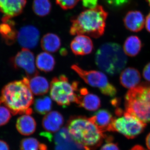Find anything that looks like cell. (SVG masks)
Listing matches in <instances>:
<instances>
[{
  "mask_svg": "<svg viewBox=\"0 0 150 150\" xmlns=\"http://www.w3.org/2000/svg\"><path fill=\"white\" fill-rule=\"evenodd\" d=\"M0 100L13 115H30L34 98L29 86V79L11 82L4 87Z\"/></svg>",
  "mask_w": 150,
  "mask_h": 150,
  "instance_id": "cell-1",
  "label": "cell"
},
{
  "mask_svg": "<svg viewBox=\"0 0 150 150\" xmlns=\"http://www.w3.org/2000/svg\"><path fill=\"white\" fill-rule=\"evenodd\" d=\"M108 16V13L100 5L84 11L71 20L70 34L98 38L104 33Z\"/></svg>",
  "mask_w": 150,
  "mask_h": 150,
  "instance_id": "cell-2",
  "label": "cell"
},
{
  "mask_svg": "<svg viewBox=\"0 0 150 150\" xmlns=\"http://www.w3.org/2000/svg\"><path fill=\"white\" fill-rule=\"evenodd\" d=\"M67 127L73 139L86 150L96 149L105 138L103 133L85 116H71L67 121Z\"/></svg>",
  "mask_w": 150,
  "mask_h": 150,
  "instance_id": "cell-3",
  "label": "cell"
},
{
  "mask_svg": "<svg viewBox=\"0 0 150 150\" xmlns=\"http://www.w3.org/2000/svg\"><path fill=\"white\" fill-rule=\"evenodd\" d=\"M127 57L119 44L109 42L103 44L95 55L97 67L110 76L119 74L126 67Z\"/></svg>",
  "mask_w": 150,
  "mask_h": 150,
  "instance_id": "cell-4",
  "label": "cell"
},
{
  "mask_svg": "<svg viewBox=\"0 0 150 150\" xmlns=\"http://www.w3.org/2000/svg\"><path fill=\"white\" fill-rule=\"evenodd\" d=\"M126 112L144 122H150V84L130 89L125 96Z\"/></svg>",
  "mask_w": 150,
  "mask_h": 150,
  "instance_id": "cell-5",
  "label": "cell"
},
{
  "mask_svg": "<svg viewBox=\"0 0 150 150\" xmlns=\"http://www.w3.org/2000/svg\"><path fill=\"white\" fill-rule=\"evenodd\" d=\"M79 88L77 82L71 84L65 75L54 77L50 84V95L51 98L61 106L66 107L74 102L76 91Z\"/></svg>",
  "mask_w": 150,
  "mask_h": 150,
  "instance_id": "cell-6",
  "label": "cell"
},
{
  "mask_svg": "<svg viewBox=\"0 0 150 150\" xmlns=\"http://www.w3.org/2000/svg\"><path fill=\"white\" fill-rule=\"evenodd\" d=\"M71 68L86 83L99 88L105 95L113 97L117 93V89L109 82L107 76L103 73L94 70L86 71L77 65H73Z\"/></svg>",
  "mask_w": 150,
  "mask_h": 150,
  "instance_id": "cell-7",
  "label": "cell"
},
{
  "mask_svg": "<svg viewBox=\"0 0 150 150\" xmlns=\"http://www.w3.org/2000/svg\"><path fill=\"white\" fill-rule=\"evenodd\" d=\"M146 126V123L125 112L123 117L114 118L109 131H117L127 138L133 139L141 134Z\"/></svg>",
  "mask_w": 150,
  "mask_h": 150,
  "instance_id": "cell-8",
  "label": "cell"
},
{
  "mask_svg": "<svg viewBox=\"0 0 150 150\" xmlns=\"http://www.w3.org/2000/svg\"><path fill=\"white\" fill-rule=\"evenodd\" d=\"M13 67L23 69L28 79L38 76V71L35 66L34 54L27 48H23L11 60Z\"/></svg>",
  "mask_w": 150,
  "mask_h": 150,
  "instance_id": "cell-9",
  "label": "cell"
},
{
  "mask_svg": "<svg viewBox=\"0 0 150 150\" xmlns=\"http://www.w3.org/2000/svg\"><path fill=\"white\" fill-rule=\"evenodd\" d=\"M55 150H86L70 135L67 127L61 128L54 137Z\"/></svg>",
  "mask_w": 150,
  "mask_h": 150,
  "instance_id": "cell-10",
  "label": "cell"
},
{
  "mask_svg": "<svg viewBox=\"0 0 150 150\" xmlns=\"http://www.w3.org/2000/svg\"><path fill=\"white\" fill-rule=\"evenodd\" d=\"M18 42L23 48L33 49L37 46L40 32L35 26L28 25L20 29L16 36Z\"/></svg>",
  "mask_w": 150,
  "mask_h": 150,
  "instance_id": "cell-11",
  "label": "cell"
},
{
  "mask_svg": "<svg viewBox=\"0 0 150 150\" xmlns=\"http://www.w3.org/2000/svg\"><path fill=\"white\" fill-rule=\"evenodd\" d=\"M76 92L75 103L79 107L84 108L90 111L97 110L101 106L100 99L97 96L89 93L87 89L82 88L79 89L78 88Z\"/></svg>",
  "mask_w": 150,
  "mask_h": 150,
  "instance_id": "cell-12",
  "label": "cell"
},
{
  "mask_svg": "<svg viewBox=\"0 0 150 150\" xmlns=\"http://www.w3.org/2000/svg\"><path fill=\"white\" fill-rule=\"evenodd\" d=\"M26 0H0V11L4 14V19H10L21 13Z\"/></svg>",
  "mask_w": 150,
  "mask_h": 150,
  "instance_id": "cell-13",
  "label": "cell"
},
{
  "mask_svg": "<svg viewBox=\"0 0 150 150\" xmlns=\"http://www.w3.org/2000/svg\"><path fill=\"white\" fill-rule=\"evenodd\" d=\"M71 48L75 55L83 56L91 53L93 44L91 39L87 35H77L71 42Z\"/></svg>",
  "mask_w": 150,
  "mask_h": 150,
  "instance_id": "cell-14",
  "label": "cell"
},
{
  "mask_svg": "<svg viewBox=\"0 0 150 150\" xmlns=\"http://www.w3.org/2000/svg\"><path fill=\"white\" fill-rule=\"evenodd\" d=\"M123 22L127 29L132 32H139L144 26V17L139 11H129L124 17Z\"/></svg>",
  "mask_w": 150,
  "mask_h": 150,
  "instance_id": "cell-15",
  "label": "cell"
},
{
  "mask_svg": "<svg viewBox=\"0 0 150 150\" xmlns=\"http://www.w3.org/2000/svg\"><path fill=\"white\" fill-rule=\"evenodd\" d=\"M64 118L60 112L52 111L46 114L42 120L43 129L50 133H56L63 125Z\"/></svg>",
  "mask_w": 150,
  "mask_h": 150,
  "instance_id": "cell-16",
  "label": "cell"
},
{
  "mask_svg": "<svg viewBox=\"0 0 150 150\" xmlns=\"http://www.w3.org/2000/svg\"><path fill=\"white\" fill-rule=\"evenodd\" d=\"M114 118L108 110L101 109L97 111L93 116L89 118L96 126L103 133L110 131V126Z\"/></svg>",
  "mask_w": 150,
  "mask_h": 150,
  "instance_id": "cell-17",
  "label": "cell"
},
{
  "mask_svg": "<svg viewBox=\"0 0 150 150\" xmlns=\"http://www.w3.org/2000/svg\"><path fill=\"white\" fill-rule=\"evenodd\" d=\"M141 80V76L139 71L132 67L126 68L121 72L120 81L123 86L131 89L139 84Z\"/></svg>",
  "mask_w": 150,
  "mask_h": 150,
  "instance_id": "cell-18",
  "label": "cell"
},
{
  "mask_svg": "<svg viewBox=\"0 0 150 150\" xmlns=\"http://www.w3.org/2000/svg\"><path fill=\"white\" fill-rule=\"evenodd\" d=\"M16 128L20 134L24 136H30L36 130V122L30 115H23L18 118Z\"/></svg>",
  "mask_w": 150,
  "mask_h": 150,
  "instance_id": "cell-19",
  "label": "cell"
},
{
  "mask_svg": "<svg viewBox=\"0 0 150 150\" xmlns=\"http://www.w3.org/2000/svg\"><path fill=\"white\" fill-rule=\"evenodd\" d=\"M29 86L33 94L36 96L43 95L49 90L48 81L43 77L35 76L29 79Z\"/></svg>",
  "mask_w": 150,
  "mask_h": 150,
  "instance_id": "cell-20",
  "label": "cell"
},
{
  "mask_svg": "<svg viewBox=\"0 0 150 150\" xmlns=\"http://www.w3.org/2000/svg\"><path fill=\"white\" fill-rule=\"evenodd\" d=\"M41 48L46 52L55 53L60 48L61 41L58 35L48 33L44 35L40 41Z\"/></svg>",
  "mask_w": 150,
  "mask_h": 150,
  "instance_id": "cell-21",
  "label": "cell"
},
{
  "mask_svg": "<svg viewBox=\"0 0 150 150\" xmlns=\"http://www.w3.org/2000/svg\"><path fill=\"white\" fill-rule=\"evenodd\" d=\"M142 47V43L140 38L136 35H131L125 40L123 50L127 56L134 57L139 53Z\"/></svg>",
  "mask_w": 150,
  "mask_h": 150,
  "instance_id": "cell-22",
  "label": "cell"
},
{
  "mask_svg": "<svg viewBox=\"0 0 150 150\" xmlns=\"http://www.w3.org/2000/svg\"><path fill=\"white\" fill-rule=\"evenodd\" d=\"M36 65L40 71L49 72L54 69L55 67V59L51 54L48 52H42L36 57Z\"/></svg>",
  "mask_w": 150,
  "mask_h": 150,
  "instance_id": "cell-23",
  "label": "cell"
},
{
  "mask_svg": "<svg viewBox=\"0 0 150 150\" xmlns=\"http://www.w3.org/2000/svg\"><path fill=\"white\" fill-rule=\"evenodd\" d=\"M33 9L37 16L40 17L46 16L50 13L51 4L50 0H34Z\"/></svg>",
  "mask_w": 150,
  "mask_h": 150,
  "instance_id": "cell-24",
  "label": "cell"
},
{
  "mask_svg": "<svg viewBox=\"0 0 150 150\" xmlns=\"http://www.w3.org/2000/svg\"><path fill=\"white\" fill-rule=\"evenodd\" d=\"M34 109L38 113L41 115H46L51 110L52 100L48 96L38 98L34 102Z\"/></svg>",
  "mask_w": 150,
  "mask_h": 150,
  "instance_id": "cell-25",
  "label": "cell"
},
{
  "mask_svg": "<svg viewBox=\"0 0 150 150\" xmlns=\"http://www.w3.org/2000/svg\"><path fill=\"white\" fill-rule=\"evenodd\" d=\"M4 23L0 25V33L5 40L6 43L10 44L15 40L17 33L8 24L7 20H3Z\"/></svg>",
  "mask_w": 150,
  "mask_h": 150,
  "instance_id": "cell-26",
  "label": "cell"
},
{
  "mask_svg": "<svg viewBox=\"0 0 150 150\" xmlns=\"http://www.w3.org/2000/svg\"><path fill=\"white\" fill-rule=\"evenodd\" d=\"M40 144L35 138H25L21 142L20 148V150H38L40 149Z\"/></svg>",
  "mask_w": 150,
  "mask_h": 150,
  "instance_id": "cell-27",
  "label": "cell"
},
{
  "mask_svg": "<svg viewBox=\"0 0 150 150\" xmlns=\"http://www.w3.org/2000/svg\"><path fill=\"white\" fill-rule=\"evenodd\" d=\"M11 112L7 107L0 106V126L8 123L11 118Z\"/></svg>",
  "mask_w": 150,
  "mask_h": 150,
  "instance_id": "cell-28",
  "label": "cell"
},
{
  "mask_svg": "<svg viewBox=\"0 0 150 150\" xmlns=\"http://www.w3.org/2000/svg\"><path fill=\"white\" fill-rule=\"evenodd\" d=\"M81 0H56V4L64 10L73 8Z\"/></svg>",
  "mask_w": 150,
  "mask_h": 150,
  "instance_id": "cell-29",
  "label": "cell"
},
{
  "mask_svg": "<svg viewBox=\"0 0 150 150\" xmlns=\"http://www.w3.org/2000/svg\"><path fill=\"white\" fill-rule=\"evenodd\" d=\"M110 6L114 8H120L129 4L132 0H104Z\"/></svg>",
  "mask_w": 150,
  "mask_h": 150,
  "instance_id": "cell-30",
  "label": "cell"
},
{
  "mask_svg": "<svg viewBox=\"0 0 150 150\" xmlns=\"http://www.w3.org/2000/svg\"><path fill=\"white\" fill-rule=\"evenodd\" d=\"M83 7L93 9L98 6V0H82Z\"/></svg>",
  "mask_w": 150,
  "mask_h": 150,
  "instance_id": "cell-31",
  "label": "cell"
},
{
  "mask_svg": "<svg viewBox=\"0 0 150 150\" xmlns=\"http://www.w3.org/2000/svg\"><path fill=\"white\" fill-rule=\"evenodd\" d=\"M143 76L145 79L150 82V62L148 63L144 68Z\"/></svg>",
  "mask_w": 150,
  "mask_h": 150,
  "instance_id": "cell-32",
  "label": "cell"
},
{
  "mask_svg": "<svg viewBox=\"0 0 150 150\" xmlns=\"http://www.w3.org/2000/svg\"><path fill=\"white\" fill-rule=\"evenodd\" d=\"M100 150H119L116 144L112 143H108L103 146Z\"/></svg>",
  "mask_w": 150,
  "mask_h": 150,
  "instance_id": "cell-33",
  "label": "cell"
},
{
  "mask_svg": "<svg viewBox=\"0 0 150 150\" xmlns=\"http://www.w3.org/2000/svg\"><path fill=\"white\" fill-rule=\"evenodd\" d=\"M0 150H10L7 143L1 140H0Z\"/></svg>",
  "mask_w": 150,
  "mask_h": 150,
  "instance_id": "cell-34",
  "label": "cell"
},
{
  "mask_svg": "<svg viewBox=\"0 0 150 150\" xmlns=\"http://www.w3.org/2000/svg\"><path fill=\"white\" fill-rule=\"evenodd\" d=\"M145 25H146V27L147 30L150 33V12L146 18Z\"/></svg>",
  "mask_w": 150,
  "mask_h": 150,
  "instance_id": "cell-35",
  "label": "cell"
},
{
  "mask_svg": "<svg viewBox=\"0 0 150 150\" xmlns=\"http://www.w3.org/2000/svg\"><path fill=\"white\" fill-rule=\"evenodd\" d=\"M124 113L123 110L121 109V108H118L115 110V114L116 115H118V116H120V115H122L123 113Z\"/></svg>",
  "mask_w": 150,
  "mask_h": 150,
  "instance_id": "cell-36",
  "label": "cell"
},
{
  "mask_svg": "<svg viewBox=\"0 0 150 150\" xmlns=\"http://www.w3.org/2000/svg\"><path fill=\"white\" fill-rule=\"evenodd\" d=\"M146 143L148 149L150 150V133L148 135L146 139Z\"/></svg>",
  "mask_w": 150,
  "mask_h": 150,
  "instance_id": "cell-37",
  "label": "cell"
},
{
  "mask_svg": "<svg viewBox=\"0 0 150 150\" xmlns=\"http://www.w3.org/2000/svg\"><path fill=\"white\" fill-rule=\"evenodd\" d=\"M131 150H146L141 146L137 145L134 147Z\"/></svg>",
  "mask_w": 150,
  "mask_h": 150,
  "instance_id": "cell-38",
  "label": "cell"
},
{
  "mask_svg": "<svg viewBox=\"0 0 150 150\" xmlns=\"http://www.w3.org/2000/svg\"><path fill=\"white\" fill-rule=\"evenodd\" d=\"M146 1L147 2L148 4H149V5L150 6V0H146Z\"/></svg>",
  "mask_w": 150,
  "mask_h": 150,
  "instance_id": "cell-39",
  "label": "cell"
},
{
  "mask_svg": "<svg viewBox=\"0 0 150 150\" xmlns=\"http://www.w3.org/2000/svg\"><path fill=\"white\" fill-rule=\"evenodd\" d=\"M1 103H2L1 101V100H0V105H1Z\"/></svg>",
  "mask_w": 150,
  "mask_h": 150,
  "instance_id": "cell-40",
  "label": "cell"
}]
</instances>
